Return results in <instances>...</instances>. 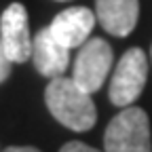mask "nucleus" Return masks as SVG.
<instances>
[{
	"label": "nucleus",
	"instance_id": "obj_1",
	"mask_svg": "<svg viewBox=\"0 0 152 152\" xmlns=\"http://www.w3.org/2000/svg\"><path fill=\"white\" fill-rule=\"evenodd\" d=\"M45 102L53 118L72 131H89L97 121V110L91 99V93L80 89L74 78L66 76L51 78L45 91Z\"/></svg>",
	"mask_w": 152,
	"mask_h": 152
},
{
	"label": "nucleus",
	"instance_id": "obj_2",
	"mask_svg": "<svg viewBox=\"0 0 152 152\" xmlns=\"http://www.w3.org/2000/svg\"><path fill=\"white\" fill-rule=\"evenodd\" d=\"M104 152H152L150 118L137 106H127L104 133Z\"/></svg>",
	"mask_w": 152,
	"mask_h": 152
},
{
	"label": "nucleus",
	"instance_id": "obj_3",
	"mask_svg": "<svg viewBox=\"0 0 152 152\" xmlns=\"http://www.w3.org/2000/svg\"><path fill=\"white\" fill-rule=\"evenodd\" d=\"M146 78H148L146 53L137 47L125 51V55L118 59L116 68L112 72V80H110V89H108L110 102L121 108L131 106L142 95Z\"/></svg>",
	"mask_w": 152,
	"mask_h": 152
},
{
	"label": "nucleus",
	"instance_id": "obj_4",
	"mask_svg": "<svg viewBox=\"0 0 152 152\" xmlns=\"http://www.w3.org/2000/svg\"><path fill=\"white\" fill-rule=\"evenodd\" d=\"M114 53L104 38H89L78 49L72 78L87 93H97L112 70Z\"/></svg>",
	"mask_w": 152,
	"mask_h": 152
},
{
	"label": "nucleus",
	"instance_id": "obj_5",
	"mask_svg": "<svg viewBox=\"0 0 152 152\" xmlns=\"http://www.w3.org/2000/svg\"><path fill=\"white\" fill-rule=\"evenodd\" d=\"M0 40L13 64H23L32 57V34L30 19L23 4L13 2L0 17Z\"/></svg>",
	"mask_w": 152,
	"mask_h": 152
},
{
	"label": "nucleus",
	"instance_id": "obj_6",
	"mask_svg": "<svg viewBox=\"0 0 152 152\" xmlns=\"http://www.w3.org/2000/svg\"><path fill=\"white\" fill-rule=\"evenodd\" d=\"M95 13L87 7H70L53 17L49 23L51 34L68 49H80L95 26Z\"/></svg>",
	"mask_w": 152,
	"mask_h": 152
},
{
	"label": "nucleus",
	"instance_id": "obj_7",
	"mask_svg": "<svg viewBox=\"0 0 152 152\" xmlns=\"http://www.w3.org/2000/svg\"><path fill=\"white\" fill-rule=\"evenodd\" d=\"M70 51L68 47H64L57 38L51 34L49 26L42 28L34 36L32 40V61L34 68L38 70V74L49 76V78H57L64 76L68 64H70Z\"/></svg>",
	"mask_w": 152,
	"mask_h": 152
},
{
	"label": "nucleus",
	"instance_id": "obj_8",
	"mask_svg": "<svg viewBox=\"0 0 152 152\" xmlns=\"http://www.w3.org/2000/svg\"><path fill=\"white\" fill-rule=\"evenodd\" d=\"M95 17L112 36H129L137 26L140 0H95Z\"/></svg>",
	"mask_w": 152,
	"mask_h": 152
},
{
	"label": "nucleus",
	"instance_id": "obj_9",
	"mask_svg": "<svg viewBox=\"0 0 152 152\" xmlns=\"http://www.w3.org/2000/svg\"><path fill=\"white\" fill-rule=\"evenodd\" d=\"M11 57L7 55L4 47H2V40H0V83H4L9 76H11Z\"/></svg>",
	"mask_w": 152,
	"mask_h": 152
},
{
	"label": "nucleus",
	"instance_id": "obj_10",
	"mask_svg": "<svg viewBox=\"0 0 152 152\" xmlns=\"http://www.w3.org/2000/svg\"><path fill=\"white\" fill-rule=\"evenodd\" d=\"M59 152H99V150H95V148H91L83 142H68L66 146H61Z\"/></svg>",
	"mask_w": 152,
	"mask_h": 152
},
{
	"label": "nucleus",
	"instance_id": "obj_11",
	"mask_svg": "<svg viewBox=\"0 0 152 152\" xmlns=\"http://www.w3.org/2000/svg\"><path fill=\"white\" fill-rule=\"evenodd\" d=\"M2 152H40V150L34 148V146H9V148L2 150Z\"/></svg>",
	"mask_w": 152,
	"mask_h": 152
},
{
	"label": "nucleus",
	"instance_id": "obj_12",
	"mask_svg": "<svg viewBox=\"0 0 152 152\" xmlns=\"http://www.w3.org/2000/svg\"><path fill=\"white\" fill-rule=\"evenodd\" d=\"M150 57H152V49H150Z\"/></svg>",
	"mask_w": 152,
	"mask_h": 152
}]
</instances>
